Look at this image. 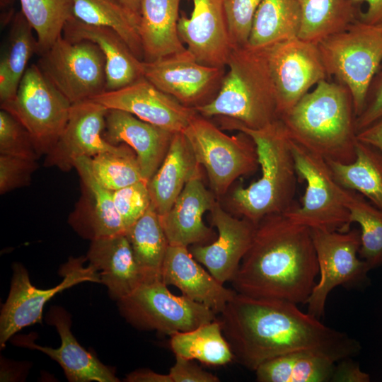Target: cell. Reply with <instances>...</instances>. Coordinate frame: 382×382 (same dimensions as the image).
<instances>
[{"label": "cell", "mask_w": 382, "mask_h": 382, "mask_svg": "<svg viewBox=\"0 0 382 382\" xmlns=\"http://www.w3.org/2000/svg\"><path fill=\"white\" fill-rule=\"evenodd\" d=\"M183 133L216 196L226 194L237 178L255 173L259 166L255 144L243 132L229 136L197 113Z\"/></svg>", "instance_id": "obj_7"}, {"label": "cell", "mask_w": 382, "mask_h": 382, "mask_svg": "<svg viewBox=\"0 0 382 382\" xmlns=\"http://www.w3.org/2000/svg\"><path fill=\"white\" fill-rule=\"evenodd\" d=\"M0 155L34 160L40 156L28 130L3 109L0 111Z\"/></svg>", "instance_id": "obj_40"}, {"label": "cell", "mask_w": 382, "mask_h": 382, "mask_svg": "<svg viewBox=\"0 0 382 382\" xmlns=\"http://www.w3.org/2000/svg\"><path fill=\"white\" fill-rule=\"evenodd\" d=\"M225 68L204 65L187 50L155 61H142L143 77L185 106L195 108L216 95Z\"/></svg>", "instance_id": "obj_15"}, {"label": "cell", "mask_w": 382, "mask_h": 382, "mask_svg": "<svg viewBox=\"0 0 382 382\" xmlns=\"http://www.w3.org/2000/svg\"><path fill=\"white\" fill-rule=\"evenodd\" d=\"M218 319L234 359L253 371L291 352L317 350L339 361L354 356L361 349L356 340L285 300L236 292Z\"/></svg>", "instance_id": "obj_1"}, {"label": "cell", "mask_w": 382, "mask_h": 382, "mask_svg": "<svg viewBox=\"0 0 382 382\" xmlns=\"http://www.w3.org/2000/svg\"><path fill=\"white\" fill-rule=\"evenodd\" d=\"M291 149L298 178L306 183L300 206L284 213L292 221L309 228L346 231L350 229L349 213L343 204L337 183L327 161L291 139Z\"/></svg>", "instance_id": "obj_10"}, {"label": "cell", "mask_w": 382, "mask_h": 382, "mask_svg": "<svg viewBox=\"0 0 382 382\" xmlns=\"http://www.w3.org/2000/svg\"><path fill=\"white\" fill-rule=\"evenodd\" d=\"M200 166L184 134L175 133L162 163L148 181L151 204L159 216L170 210L187 183L201 174Z\"/></svg>", "instance_id": "obj_27"}, {"label": "cell", "mask_w": 382, "mask_h": 382, "mask_svg": "<svg viewBox=\"0 0 382 382\" xmlns=\"http://www.w3.org/2000/svg\"><path fill=\"white\" fill-rule=\"evenodd\" d=\"M358 6L367 4V9L360 14L359 20L369 25L382 23V0H351Z\"/></svg>", "instance_id": "obj_47"}, {"label": "cell", "mask_w": 382, "mask_h": 382, "mask_svg": "<svg viewBox=\"0 0 382 382\" xmlns=\"http://www.w3.org/2000/svg\"><path fill=\"white\" fill-rule=\"evenodd\" d=\"M211 223L218 236L207 245H193V257L221 284L231 281L252 243L256 224L247 219L237 218L224 210L216 201L211 209Z\"/></svg>", "instance_id": "obj_18"}, {"label": "cell", "mask_w": 382, "mask_h": 382, "mask_svg": "<svg viewBox=\"0 0 382 382\" xmlns=\"http://www.w3.org/2000/svg\"><path fill=\"white\" fill-rule=\"evenodd\" d=\"M90 165L98 181L112 192L146 180L135 152L127 144L120 151L105 152L90 158Z\"/></svg>", "instance_id": "obj_39"}, {"label": "cell", "mask_w": 382, "mask_h": 382, "mask_svg": "<svg viewBox=\"0 0 382 382\" xmlns=\"http://www.w3.org/2000/svg\"><path fill=\"white\" fill-rule=\"evenodd\" d=\"M22 12L16 14L0 60L1 103L14 98L30 58L37 52V39Z\"/></svg>", "instance_id": "obj_35"}, {"label": "cell", "mask_w": 382, "mask_h": 382, "mask_svg": "<svg viewBox=\"0 0 382 382\" xmlns=\"http://www.w3.org/2000/svg\"><path fill=\"white\" fill-rule=\"evenodd\" d=\"M340 193L351 224L360 227V258L369 270L382 265V209L357 192L340 186Z\"/></svg>", "instance_id": "obj_37"}, {"label": "cell", "mask_w": 382, "mask_h": 382, "mask_svg": "<svg viewBox=\"0 0 382 382\" xmlns=\"http://www.w3.org/2000/svg\"><path fill=\"white\" fill-rule=\"evenodd\" d=\"M357 139L382 153V120L358 132Z\"/></svg>", "instance_id": "obj_48"}, {"label": "cell", "mask_w": 382, "mask_h": 382, "mask_svg": "<svg viewBox=\"0 0 382 382\" xmlns=\"http://www.w3.org/2000/svg\"><path fill=\"white\" fill-rule=\"evenodd\" d=\"M37 168V160L0 155L1 195L29 185Z\"/></svg>", "instance_id": "obj_43"}, {"label": "cell", "mask_w": 382, "mask_h": 382, "mask_svg": "<svg viewBox=\"0 0 382 382\" xmlns=\"http://www.w3.org/2000/svg\"><path fill=\"white\" fill-rule=\"evenodd\" d=\"M117 303L120 313L132 326L170 336L218 318L204 305L171 293L161 279L141 283Z\"/></svg>", "instance_id": "obj_8"}, {"label": "cell", "mask_w": 382, "mask_h": 382, "mask_svg": "<svg viewBox=\"0 0 382 382\" xmlns=\"http://www.w3.org/2000/svg\"><path fill=\"white\" fill-rule=\"evenodd\" d=\"M263 50L279 117L320 81L328 79L317 44L295 37Z\"/></svg>", "instance_id": "obj_14"}, {"label": "cell", "mask_w": 382, "mask_h": 382, "mask_svg": "<svg viewBox=\"0 0 382 382\" xmlns=\"http://www.w3.org/2000/svg\"><path fill=\"white\" fill-rule=\"evenodd\" d=\"M170 346L175 356L198 360L207 365H225L234 360L218 318L193 330L171 335Z\"/></svg>", "instance_id": "obj_36"}, {"label": "cell", "mask_w": 382, "mask_h": 382, "mask_svg": "<svg viewBox=\"0 0 382 382\" xmlns=\"http://www.w3.org/2000/svg\"><path fill=\"white\" fill-rule=\"evenodd\" d=\"M47 323L54 325L61 338V345L54 349L35 345L30 339H21L25 347L40 350L57 361L71 382H118L114 371L85 349L71 330L69 313L62 307L53 306L47 314Z\"/></svg>", "instance_id": "obj_24"}, {"label": "cell", "mask_w": 382, "mask_h": 382, "mask_svg": "<svg viewBox=\"0 0 382 382\" xmlns=\"http://www.w3.org/2000/svg\"><path fill=\"white\" fill-rule=\"evenodd\" d=\"M190 18L180 17L178 30L187 50L199 63L225 68L233 49L224 0H192Z\"/></svg>", "instance_id": "obj_19"}, {"label": "cell", "mask_w": 382, "mask_h": 382, "mask_svg": "<svg viewBox=\"0 0 382 382\" xmlns=\"http://www.w3.org/2000/svg\"><path fill=\"white\" fill-rule=\"evenodd\" d=\"M379 25H381V28H382V23H381V24H379Z\"/></svg>", "instance_id": "obj_53"}, {"label": "cell", "mask_w": 382, "mask_h": 382, "mask_svg": "<svg viewBox=\"0 0 382 382\" xmlns=\"http://www.w3.org/2000/svg\"><path fill=\"white\" fill-rule=\"evenodd\" d=\"M128 382H172L168 374L156 373L150 369H138L127 375Z\"/></svg>", "instance_id": "obj_49"}, {"label": "cell", "mask_w": 382, "mask_h": 382, "mask_svg": "<svg viewBox=\"0 0 382 382\" xmlns=\"http://www.w3.org/2000/svg\"><path fill=\"white\" fill-rule=\"evenodd\" d=\"M86 259L117 301L145 282L126 233L91 241Z\"/></svg>", "instance_id": "obj_25"}, {"label": "cell", "mask_w": 382, "mask_h": 382, "mask_svg": "<svg viewBox=\"0 0 382 382\" xmlns=\"http://www.w3.org/2000/svg\"><path fill=\"white\" fill-rule=\"evenodd\" d=\"M214 194L204 186L202 174L190 180L173 205L160 221L169 245L189 247L204 245L214 236L203 221V215L216 202Z\"/></svg>", "instance_id": "obj_23"}, {"label": "cell", "mask_w": 382, "mask_h": 382, "mask_svg": "<svg viewBox=\"0 0 382 382\" xmlns=\"http://www.w3.org/2000/svg\"><path fill=\"white\" fill-rule=\"evenodd\" d=\"M21 12L36 33L37 53L47 50L73 16L72 0H20Z\"/></svg>", "instance_id": "obj_38"}, {"label": "cell", "mask_w": 382, "mask_h": 382, "mask_svg": "<svg viewBox=\"0 0 382 382\" xmlns=\"http://www.w3.org/2000/svg\"><path fill=\"white\" fill-rule=\"evenodd\" d=\"M116 209L127 230L151 206L148 181L141 180L112 192Z\"/></svg>", "instance_id": "obj_42"}, {"label": "cell", "mask_w": 382, "mask_h": 382, "mask_svg": "<svg viewBox=\"0 0 382 382\" xmlns=\"http://www.w3.org/2000/svg\"><path fill=\"white\" fill-rule=\"evenodd\" d=\"M173 134L123 110L108 109L105 116L104 138L113 145L125 144L134 150L146 181L162 163Z\"/></svg>", "instance_id": "obj_22"}, {"label": "cell", "mask_w": 382, "mask_h": 382, "mask_svg": "<svg viewBox=\"0 0 382 382\" xmlns=\"http://www.w3.org/2000/svg\"><path fill=\"white\" fill-rule=\"evenodd\" d=\"M86 260V257H71L59 270L63 280L47 289L35 287L27 270L20 263L13 265L8 296L0 315L1 348L23 328L42 323L45 305L57 293L84 282L100 283L99 273L91 265H83Z\"/></svg>", "instance_id": "obj_13"}, {"label": "cell", "mask_w": 382, "mask_h": 382, "mask_svg": "<svg viewBox=\"0 0 382 382\" xmlns=\"http://www.w3.org/2000/svg\"><path fill=\"white\" fill-rule=\"evenodd\" d=\"M40 55L37 66L71 104L106 91L105 59L96 44L61 35Z\"/></svg>", "instance_id": "obj_11"}, {"label": "cell", "mask_w": 382, "mask_h": 382, "mask_svg": "<svg viewBox=\"0 0 382 382\" xmlns=\"http://www.w3.org/2000/svg\"><path fill=\"white\" fill-rule=\"evenodd\" d=\"M11 3V0H1V7H5Z\"/></svg>", "instance_id": "obj_51"}, {"label": "cell", "mask_w": 382, "mask_h": 382, "mask_svg": "<svg viewBox=\"0 0 382 382\" xmlns=\"http://www.w3.org/2000/svg\"><path fill=\"white\" fill-rule=\"evenodd\" d=\"M63 33L69 40H88L100 49L105 59V91L122 88L143 77L142 61L112 30L86 24L72 16Z\"/></svg>", "instance_id": "obj_26"}, {"label": "cell", "mask_w": 382, "mask_h": 382, "mask_svg": "<svg viewBox=\"0 0 382 382\" xmlns=\"http://www.w3.org/2000/svg\"><path fill=\"white\" fill-rule=\"evenodd\" d=\"M172 382H218L214 374L203 370L197 364L180 356H175V362L168 373Z\"/></svg>", "instance_id": "obj_45"}, {"label": "cell", "mask_w": 382, "mask_h": 382, "mask_svg": "<svg viewBox=\"0 0 382 382\" xmlns=\"http://www.w3.org/2000/svg\"><path fill=\"white\" fill-rule=\"evenodd\" d=\"M72 14L86 24L112 30L132 53L144 61L138 28L139 20L119 2L110 0H72Z\"/></svg>", "instance_id": "obj_34"}, {"label": "cell", "mask_w": 382, "mask_h": 382, "mask_svg": "<svg viewBox=\"0 0 382 382\" xmlns=\"http://www.w3.org/2000/svg\"><path fill=\"white\" fill-rule=\"evenodd\" d=\"M382 120V62L369 86L364 108L356 117L357 133Z\"/></svg>", "instance_id": "obj_44"}, {"label": "cell", "mask_w": 382, "mask_h": 382, "mask_svg": "<svg viewBox=\"0 0 382 382\" xmlns=\"http://www.w3.org/2000/svg\"><path fill=\"white\" fill-rule=\"evenodd\" d=\"M262 0H224L233 47L248 45L253 18Z\"/></svg>", "instance_id": "obj_41"}, {"label": "cell", "mask_w": 382, "mask_h": 382, "mask_svg": "<svg viewBox=\"0 0 382 382\" xmlns=\"http://www.w3.org/2000/svg\"><path fill=\"white\" fill-rule=\"evenodd\" d=\"M319 267V280L306 304L307 312L320 319L330 291L337 286H357L370 270L360 258L359 229L346 231L310 228Z\"/></svg>", "instance_id": "obj_12"}, {"label": "cell", "mask_w": 382, "mask_h": 382, "mask_svg": "<svg viewBox=\"0 0 382 382\" xmlns=\"http://www.w3.org/2000/svg\"><path fill=\"white\" fill-rule=\"evenodd\" d=\"M90 100L108 109L129 112L173 134L183 132L197 114L194 108L181 104L144 77L122 88L105 91Z\"/></svg>", "instance_id": "obj_17"}, {"label": "cell", "mask_w": 382, "mask_h": 382, "mask_svg": "<svg viewBox=\"0 0 382 382\" xmlns=\"http://www.w3.org/2000/svg\"><path fill=\"white\" fill-rule=\"evenodd\" d=\"M71 103L50 81L39 66H28L14 98L1 103L28 130L37 152L46 155L67 123Z\"/></svg>", "instance_id": "obj_9"}, {"label": "cell", "mask_w": 382, "mask_h": 382, "mask_svg": "<svg viewBox=\"0 0 382 382\" xmlns=\"http://www.w3.org/2000/svg\"><path fill=\"white\" fill-rule=\"evenodd\" d=\"M337 362L325 352L303 350L270 359L255 371L259 382H328Z\"/></svg>", "instance_id": "obj_29"}, {"label": "cell", "mask_w": 382, "mask_h": 382, "mask_svg": "<svg viewBox=\"0 0 382 382\" xmlns=\"http://www.w3.org/2000/svg\"><path fill=\"white\" fill-rule=\"evenodd\" d=\"M108 110L90 99L72 104L66 127L45 155L44 166L66 172L74 168L76 161L81 158L122 150L125 144L113 145L103 137Z\"/></svg>", "instance_id": "obj_16"}, {"label": "cell", "mask_w": 382, "mask_h": 382, "mask_svg": "<svg viewBox=\"0 0 382 382\" xmlns=\"http://www.w3.org/2000/svg\"><path fill=\"white\" fill-rule=\"evenodd\" d=\"M120 4L139 20L141 0H118Z\"/></svg>", "instance_id": "obj_50"}, {"label": "cell", "mask_w": 382, "mask_h": 382, "mask_svg": "<svg viewBox=\"0 0 382 382\" xmlns=\"http://www.w3.org/2000/svg\"><path fill=\"white\" fill-rule=\"evenodd\" d=\"M337 183L359 192L382 209V153L357 141L353 162L342 163L326 160Z\"/></svg>", "instance_id": "obj_31"}, {"label": "cell", "mask_w": 382, "mask_h": 382, "mask_svg": "<svg viewBox=\"0 0 382 382\" xmlns=\"http://www.w3.org/2000/svg\"><path fill=\"white\" fill-rule=\"evenodd\" d=\"M319 274L311 229L284 214L257 225L250 248L231 281L239 294L306 303Z\"/></svg>", "instance_id": "obj_2"}, {"label": "cell", "mask_w": 382, "mask_h": 382, "mask_svg": "<svg viewBox=\"0 0 382 382\" xmlns=\"http://www.w3.org/2000/svg\"><path fill=\"white\" fill-rule=\"evenodd\" d=\"M81 183V195L68 221L82 238L94 239L126 233V228L115 206L112 192L94 176L90 158L75 163Z\"/></svg>", "instance_id": "obj_20"}, {"label": "cell", "mask_w": 382, "mask_h": 382, "mask_svg": "<svg viewBox=\"0 0 382 382\" xmlns=\"http://www.w3.org/2000/svg\"><path fill=\"white\" fill-rule=\"evenodd\" d=\"M136 262L145 282L161 279L169 245L159 215L151 206L126 231Z\"/></svg>", "instance_id": "obj_33"}, {"label": "cell", "mask_w": 382, "mask_h": 382, "mask_svg": "<svg viewBox=\"0 0 382 382\" xmlns=\"http://www.w3.org/2000/svg\"><path fill=\"white\" fill-rule=\"evenodd\" d=\"M328 79L349 91L357 117L371 82L382 62V28L357 20L347 29L317 43Z\"/></svg>", "instance_id": "obj_6"}, {"label": "cell", "mask_w": 382, "mask_h": 382, "mask_svg": "<svg viewBox=\"0 0 382 382\" xmlns=\"http://www.w3.org/2000/svg\"><path fill=\"white\" fill-rule=\"evenodd\" d=\"M180 1L141 0L138 28L144 62L186 50L178 30Z\"/></svg>", "instance_id": "obj_28"}, {"label": "cell", "mask_w": 382, "mask_h": 382, "mask_svg": "<svg viewBox=\"0 0 382 382\" xmlns=\"http://www.w3.org/2000/svg\"><path fill=\"white\" fill-rule=\"evenodd\" d=\"M225 129L243 132L254 141L261 175L245 187H236L231 195L233 210L257 224L265 217L284 214L294 206L298 178L291 149V138L279 118L258 129L220 117Z\"/></svg>", "instance_id": "obj_4"}, {"label": "cell", "mask_w": 382, "mask_h": 382, "mask_svg": "<svg viewBox=\"0 0 382 382\" xmlns=\"http://www.w3.org/2000/svg\"><path fill=\"white\" fill-rule=\"evenodd\" d=\"M301 22L298 37L317 44L359 20L360 6L351 0H297Z\"/></svg>", "instance_id": "obj_32"}, {"label": "cell", "mask_w": 382, "mask_h": 382, "mask_svg": "<svg viewBox=\"0 0 382 382\" xmlns=\"http://www.w3.org/2000/svg\"><path fill=\"white\" fill-rule=\"evenodd\" d=\"M301 22L297 0H262L253 18L247 45L262 50L298 37Z\"/></svg>", "instance_id": "obj_30"}, {"label": "cell", "mask_w": 382, "mask_h": 382, "mask_svg": "<svg viewBox=\"0 0 382 382\" xmlns=\"http://www.w3.org/2000/svg\"><path fill=\"white\" fill-rule=\"evenodd\" d=\"M279 119L294 141L325 160L349 163L355 159L353 100L347 88L336 81H320Z\"/></svg>", "instance_id": "obj_3"}, {"label": "cell", "mask_w": 382, "mask_h": 382, "mask_svg": "<svg viewBox=\"0 0 382 382\" xmlns=\"http://www.w3.org/2000/svg\"><path fill=\"white\" fill-rule=\"evenodd\" d=\"M369 375L359 368L351 357L342 359L336 363L332 376L333 382H369Z\"/></svg>", "instance_id": "obj_46"}, {"label": "cell", "mask_w": 382, "mask_h": 382, "mask_svg": "<svg viewBox=\"0 0 382 382\" xmlns=\"http://www.w3.org/2000/svg\"><path fill=\"white\" fill-rule=\"evenodd\" d=\"M219 89L209 103L194 109L207 118L222 117L251 128L279 118L274 85L264 50L233 47Z\"/></svg>", "instance_id": "obj_5"}, {"label": "cell", "mask_w": 382, "mask_h": 382, "mask_svg": "<svg viewBox=\"0 0 382 382\" xmlns=\"http://www.w3.org/2000/svg\"><path fill=\"white\" fill-rule=\"evenodd\" d=\"M110 1H116V2H119L118 0H110ZM120 3V2H119Z\"/></svg>", "instance_id": "obj_52"}, {"label": "cell", "mask_w": 382, "mask_h": 382, "mask_svg": "<svg viewBox=\"0 0 382 382\" xmlns=\"http://www.w3.org/2000/svg\"><path fill=\"white\" fill-rule=\"evenodd\" d=\"M161 280L177 287L190 299L220 314L236 291L220 283L192 255L188 247L169 245L161 270Z\"/></svg>", "instance_id": "obj_21"}]
</instances>
